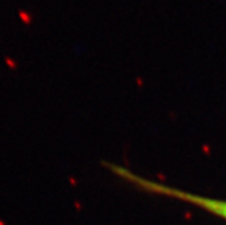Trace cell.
<instances>
[{
	"label": "cell",
	"mask_w": 226,
	"mask_h": 225,
	"mask_svg": "<svg viewBox=\"0 0 226 225\" xmlns=\"http://www.w3.org/2000/svg\"><path fill=\"white\" fill-rule=\"evenodd\" d=\"M106 167L115 176L129 183L130 185H132L137 190L142 191L148 194L165 196L169 199H173V200H178L184 203H188V204H192L194 207L200 208L204 211L214 215L216 217H219V218L226 220V200L194 194V193L180 190V188H177L173 186L162 184L156 180L145 178V177L139 176V175L134 173L133 171H131L130 169L119 166V164L106 163Z\"/></svg>",
	"instance_id": "1"
}]
</instances>
